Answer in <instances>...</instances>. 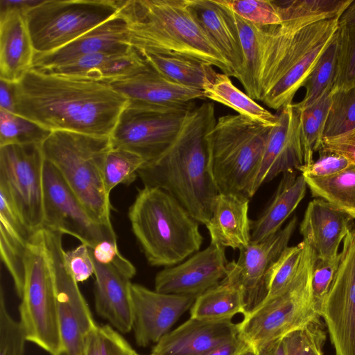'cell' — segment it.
<instances>
[{
  "label": "cell",
  "instance_id": "d4e9b609",
  "mask_svg": "<svg viewBox=\"0 0 355 355\" xmlns=\"http://www.w3.org/2000/svg\"><path fill=\"white\" fill-rule=\"evenodd\" d=\"M34 55L24 12L0 10V80L17 83L32 69Z\"/></svg>",
  "mask_w": 355,
  "mask_h": 355
},
{
  "label": "cell",
  "instance_id": "f6af8a7d",
  "mask_svg": "<svg viewBox=\"0 0 355 355\" xmlns=\"http://www.w3.org/2000/svg\"><path fill=\"white\" fill-rule=\"evenodd\" d=\"M234 13L258 26L279 25L282 23L276 1L222 0Z\"/></svg>",
  "mask_w": 355,
  "mask_h": 355
},
{
  "label": "cell",
  "instance_id": "277c9868",
  "mask_svg": "<svg viewBox=\"0 0 355 355\" xmlns=\"http://www.w3.org/2000/svg\"><path fill=\"white\" fill-rule=\"evenodd\" d=\"M131 45L139 51L184 55L235 76L231 66L192 17L187 0H119Z\"/></svg>",
  "mask_w": 355,
  "mask_h": 355
},
{
  "label": "cell",
  "instance_id": "bcb514c9",
  "mask_svg": "<svg viewBox=\"0 0 355 355\" xmlns=\"http://www.w3.org/2000/svg\"><path fill=\"white\" fill-rule=\"evenodd\" d=\"M26 336L20 322L9 314L3 290L0 297V355H24Z\"/></svg>",
  "mask_w": 355,
  "mask_h": 355
},
{
  "label": "cell",
  "instance_id": "f1b7e54d",
  "mask_svg": "<svg viewBox=\"0 0 355 355\" xmlns=\"http://www.w3.org/2000/svg\"><path fill=\"white\" fill-rule=\"evenodd\" d=\"M307 184L296 171L282 174L277 188L259 216L251 220V242L258 243L277 233L304 198Z\"/></svg>",
  "mask_w": 355,
  "mask_h": 355
},
{
  "label": "cell",
  "instance_id": "8992f818",
  "mask_svg": "<svg viewBox=\"0 0 355 355\" xmlns=\"http://www.w3.org/2000/svg\"><path fill=\"white\" fill-rule=\"evenodd\" d=\"M273 126L240 114L218 118L206 136L209 171L218 193L250 199Z\"/></svg>",
  "mask_w": 355,
  "mask_h": 355
},
{
  "label": "cell",
  "instance_id": "816d5d0a",
  "mask_svg": "<svg viewBox=\"0 0 355 355\" xmlns=\"http://www.w3.org/2000/svg\"><path fill=\"white\" fill-rule=\"evenodd\" d=\"M319 153H334L355 165V128L342 135L323 138Z\"/></svg>",
  "mask_w": 355,
  "mask_h": 355
},
{
  "label": "cell",
  "instance_id": "94428289",
  "mask_svg": "<svg viewBox=\"0 0 355 355\" xmlns=\"http://www.w3.org/2000/svg\"><path fill=\"white\" fill-rule=\"evenodd\" d=\"M242 355H256V353L253 347H252L245 352H244Z\"/></svg>",
  "mask_w": 355,
  "mask_h": 355
},
{
  "label": "cell",
  "instance_id": "8d00e7d4",
  "mask_svg": "<svg viewBox=\"0 0 355 355\" xmlns=\"http://www.w3.org/2000/svg\"><path fill=\"white\" fill-rule=\"evenodd\" d=\"M352 0H291L276 1L281 21L315 23L339 18Z\"/></svg>",
  "mask_w": 355,
  "mask_h": 355
},
{
  "label": "cell",
  "instance_id": "b9f144b4",
  "mask_svg": "<svg viewBox=\"0 0 355 355\" xmlns=\"http://www.w3.org/2000/svg\"><path fill=\"white\" fill-rule=\"evenodd\" d=\"M145 163L138 155L121 148H112L105 157L103 178L107 192L120 184L130 185L137 177V171Z\"/></svg>",
  "mask_w": 355,
  "mask_h": 355
},
{
  "label": "cell",
  "instance_id": "83f0119b",
  "mask_svg": "<svg viewBox=\"0 0 355 355\" xmlns=\"http://www.w3.org/2000/svg\"><path fill=\"white\" fill-rule=\"evenodd\" d=\"M144 63L141 54L133 48L125 53H98L85 55L66 64L40 71L108 84L136 73Z\"/></svg>",
  "mask_w": 355,
  "mask_h": 355
},
{
  "label": "cell",
  "instance_id": "7bdbcfd3",
  "mask_svg": "<svg viewBox=\"0 0 355 355\" xmlns=\"http://www.w3.org/2000/svg\"><path fill=\"white\" fill-rule=\"evenodd\" d=\"M355 86V28L339 27L337 60L332 89Z\"/></svg>",
  "mask_w": 355,
  "mask_h": 355
},
{
  "label": "cell",
  "instance_id": "9c48e42d",
  "mask_svg": "<svg viewBox=\"0 0 355 355\" xmlns=\"http://www.w3.org/2000/svg\"><path fill=\"white\" fill-rule=\"evenodd\" d=\"M25 264L19 322L28 341L51 355H58L61 338L58 299L42 229L28 240Z\"/></svg>",
  "mask_w": 355,
  "mask_h": 355
},
{
  "label": "cell",
  "instance_id": "8fae6325",
  "mask_svg": "<svg viewBox=\"0 0 355 355\" xmlns=\"http://www.w3.org/2000/svg\"><path fill=\"white\" fill-rule=\"evenodd\" d=\"M193 103L157 106L128 101L110 137L113 148L140 156L145 162L159 157L178 135Z\"/></svg>",
  "mask_w": 355,
  "mask_h": 355
},
{
  "label": "cell",
  "instance_id": "681fc988",
  "mask_svg": "<svg viewBox=\"0 0 355 355\" xmlns=\"http://www.w3.org/2000/svg\"><path fill=\"white\" fill-rule=\"evenodd\" d=\"M316 161L308 166L302 165L297 171L304 177L324 178L345 169L352 164L344 157L334 153H319Z\"/></svg>",
  "mask_w": 355,
  "mask_h": 355
},
{
  "label": "cell",
  "instance_id": "5bb4252c",
  "mask_svg": "<svg viewBox=\"0 0 355 355\" xmlns=\"http://www.w3.org/2000/svg\"><path fill=\"white\" fill-rule=\"evenodd\" d=\"M45 248L58 304L61 338L58 355H85L87 336L96 324L78 282L65 265L62 237L49 236L45 240Z\"/></svg>",
  "mask_w": 355,
  "mask_h": 355
},
{
  "label": "cell",
  "instance_id": "db71d44e",
  "mask_svg": "<svg viewBox=\"0 0 355 355\" xmlns=\"http://www.w3.org/2000/svg\"><path fill=\"white\" fill-rule=\"evenodd\" d=\"M252 347L239 334L234 338L218 345L204 355H242Z\"/></svg>",
  "mask_w": 355,
  "mask_h": 355
},
{
  "label": "cell",
  "instance_id": "e0dca14e",
  "mask_svg": "<svg viewBox=\"0 0 355 355\" xmlns=\"http://www.w3.org/2000/svg\"><path fill=\"white\" fill-rule=\"evenodd\" d=\"M135 339L139 347L157 343L195 302L197 296L159 293L131 282Z\"/></svg>",
  "mask_w": 355,
  "mask_h": 355
},
{
  "label": "cell",
  "instance_id": "be15d7a7",
  "mask_svg": "<svg viewBox=\"0 0 355 355\" xmlns=\"http://www.w3.org/2000/svg\"><path fill=\"white\" fill-rule=\"evenodd\" d=\"M322 355H324V354Z\"/></svg>",
  "mask_w": 355,
  "mask_h": 355
},
{
  "label": "cell",
  "instance_id": "f546056e",
  "mask_svg": "<svg viewBox=\"0 0 355 355\" xmlns=\"http://www.w3.org/2000/svg\"><path fill=\"white\" fill-rule=\"evenodd\" d=\"M0 251L2 261L11 275L16 292L22 296L26 274V254L31 234L15 209L0 193Z\"/></svg>",
  "mask_w": 355,
  "mask_h": 355
},
{
  "label": "cell",
  "instance_id": "60d3db41",
  "mask_svg": "<svg viewBox=\"0 0 355 355\" xmlns=\"http://www.w3.org/2000/svg\"><path fill=\"white\" fill-rule=\"evenodd\" d=\"M304 248L303 241L296 245L288 246L272 264L266 276V295L263 301L278 295L292 282L298 270Z\"/></svg>",
  "mask_w": 355,
  "mask_h": 355
},
{
  "label": "cell",
  "instance_id": "d590c367",
  "mask_svg": "<svg viewBox=\"0 0 355 355\" xmlns=\"http://www.w3.org/2000/svg\"><path fill=\"white\" fill-rule=\"evenodd\" d=\"M234 14L244 59L243 73L239 81L245 89L246 94L254 101H259L261 45L257 26Z\"/></svg>",
  "mask_w": 355,
  "mask_h": 355
},
{
  "label": "cell",
  "instance_id": "c3c4849f",
  "mask_svg": "<svg viewBox=\"0 0 355 355\" xmlns=\"http://www.w3.org/2000/svg\"><path fill=\"white\" fill-rule=\"evenodd\" d=\"M65 265L73 276L78 282H83L94 274V261L89 248L81 243L74 250L64 252Z\"/></svg>",
  "mask_w": 355,
  "mask_h": 355
},
{
  "label": "cell",
  "instance_id": "4fadbf2b",
  "mask_svg": "<svg viewBox=\"0 0 355 355\" xmlns=\"http://www.w3.org/2000/svg\"><path fill=\"white\" fill-rule=\"evenodd\" d=\"M43 187L42 228L67 234L90 248L103 240L116 241L114 229L100 224L92 217L58 170L46 160Z\"/></svg>",
  "mask_w": 355,
  "mask_h": 355
},
{
  "label": "cell",
  "instance_id": "680465c9",
  "mask_svg": "<svg viewBox=\"0 0 355 355\" xmlns=\"http://www.w3.org/2000/svg\"><path fill=\"white\" fill-rule=\"evenodd\" d=\"M40 0H0V10L17 9L26 12L28 8L37 4Z\"/></svg>",
  "mask_w": 355,
  "mask_h": 355
},
{
  "label": "cell",
  "instance_id": "484cf974",
  "mask_svg": "<svg viewBox=\"0 0 355 355\" xmlns=\"http://www.w3.org/2000/svg\"><path fill=\"white\" fill-rule=\"evenodd\" d=\"M92 259L95 275L94 304L97 314L119 331L130 332L132 327L131 279L114 266L101 264Z\"/></svg>",
  "mask_w": 355,
  "mask_h": 355
},
{
  "label": "cell",
  "instance_id": "ee69618b",
  "mask_svg": "<svg viewBox=\"0 0 355 355\" xmlns=\"http://www.w3.org/2000/svg\"><path fill=\"white\" fill-rule=\"evenodd\" d=\"M124 338L108 324L92 329L87 336L85 355H135Z\"/></svg>",
  "mask_w": 355,
  "mask_h": 355
},
{
  "label": "cell",
  "instance_id": "f5cc1de1",
  "mask_svg": "<svg viewBox=\"0 0 355 355\" xmlns=\"http://www.w3.org/2000/svg\"><path fill=\"white\" fill-rule=\"evenodd\" d=\"M302 355H322L326 334L320 318L303 330Z\"/></svg>",
  "mask_w": 355,
  "mask_h": 355
},
{
  "label": "cell",
  "instance_id": "2e32d148",
  "mask_svg": "<svg viewBox=\"0 0 355 355\" xmlns=\"http://www.w3.org/2000/svg\"><path fill=\"white\" fill-rule=\"evenodd\" d=\"M297 224L294 216L277 233L258 243H252L239 250L237 260L228 262L223 279L237 286L242 291L245 315L254 309L266 295L265 280L268 270L288 247Z\"/></svg>",
  "mask_w": 355,
  "mask_h": 355
},
{
  "label": "cell",
  "instance_id": "e575fe53",
  "mask_svg": "<svg viewBox=\"0 0 355 355\" xmlns=\"http://www.w3.org/2000/svg\"><path fill=\"white\" fill-rule=\"evenodd\" d=\"M331 90H327L313 104L300 111V134L303 151L304 164L313 162V154L318 152L323 140V132L331 105ZM296 105V104H295ZM297 106V105H296Z\"/></svg>",
  "mask_w": 355,
  "mask_h": 355
},
{
  "label": "cell",
  "instance_id": "6da1fadb",
  "mask_svg": "<svg viewBox=\"0 0 355 355\" xmlns=\"http://www.w3.org/2000/svg\"><path fill=\"white\" fill-rule=\"evenodd\" d=\"M15 113L50 131L110 137L128 100L107 83L30 69L15 84Z\"/></svg>",
  "mask_w": 355,
  "mask_h": 355
},
{
  "label": "cell",
  "instance_id": "5b68a950",
  "mask_svg": "<svg viewBox=\"0 0 355 355\" xmlns=\"http://www.w3.org/2000/svg\"><path fill=\"white\" fill-rule=\"evenodd\" d=\"M134 233L148 263L175 266L198 252L203 242L199 223L170 193L144 187L128 210Z\"/></svg>",
  "mask_w": 355,
  "mask_h": 355
},
{
  "label": "cell",
  "instance_id": "6125c7cd",
  "mask_svg": "<svg viewBox=\"0 0 355 355\" xmlns=\"http://www.w3.org/2000/svg\"><path fill=\"white\" fill-rule=\"evenodd\" d=\"M135 355H142V354H138V353H137V352H136V353H135ZM148 355H153V354L150 353V354H148Z\"/></svg>",
  "mask_w": 355,
  "mask_h": 355
},
{
  "label": "cell",
  "instance_id": "7402d4cb",
  "mask_svg": "<svg viewBox=\"0 0 355 355\" xmlns=\"http://www.w3.org/2000/svg\"><path fill=\"white\" fill-rule=\"evenodd\" d=\"M239 334L232 320H207L190 317L153 347V355H204Z\"/></svg>",
  "mask_w": 355,
  "mask_h": 355
},
{
  "label": "cell",
  "instance_id": "cb8c5ba5",
  "mask_svg": "<svg viewBox=\"0 0 355 355\" xmlns=\"http://www.w3.org/2000/svg\"><path fill=\"white\" fill-rule=\"evenodd\" d=\"M353 218L321 198L310 201L300 225L304 241L318 259L330 260L339 255V247L350 231Z\"/></svg>",
  "mask_w": 355,
  "mask_h": 355
},
{
  "label": "cell",
  "instance_id": "7c38bea8",
  "mask_svg": "<svg viewBox=\"0 0 355 355\" xmlns=\"http://www.w3.org/2000/svg\"><path fill=\"white\" fill-rule=\"evenodd\" d=\"M44 161L42 144L0 146V193L31 234L43 227Z\"/></svg>",
  "mask_w": 355,
  "mask_h": 355
},
{
  "label": "cell",
  "instance_id": "ac0fdd59",
  "mask_svg": "<svg viewBox=\"0 0 355 355\" xmlns=\"http://www.w3.org/2000/svg\"><path fill=\"white\" fill-rule=\"evenodd\" d=\"M225 248L210 243L185 261L158 272L155 290L159 293L198 296L218 285L226 276Z\"/></svg>",
  "mask_w": 355,
  "mask_h": 355
},
{
  "label": "cell",
  "instance_id": "30bf717a",
  "mask_svg": "<svg viewBox=\"0 0 355 355\" xmlns=\"http://www.w3.org/2000/svg\"><path fill=\"white\" fill-rule=\"evenodd\" d=\"M119 10V0H40L24 12L35 54L66 46Z\"/></svg>",
  "mask_w": 355,
  "mask_h": 355
},
{
  "label": "cell",
  "instance_id": "603a6c76",
  "mask_svg": "<svg viewBox=\"0 0 355 355\" xmlns=\"http://www.w3.org/2000/svg\"><path fill=\"white\" fill-rule=\"evenodd\" d=\"M187 7L239 80L243 73L244 59L233 11L222 0H187Z\"/></svg>",
  "mask_w": 355,
  "mask_h": 355
},
{
  "label": "cell",
  "instance_id": "d6a6232c",
  "mask_svg": "<svg viewBox=\"0 0 355 355\" xmlns=\"http://www.w3.org/2000/svg\"><path fill=\"white\" fill-rule=\"evenodd\" d=\"M204 93L205 98L233 109L238 114L268 126L278 124L277 114H272L241 92L225 73H218L214 83Z\"/></svg>",
  "mask_w": 355,
  "mask_h": 355
},
{
  "label": "cell",
  "instance_id": "ba28073f",
  "mask_svg": "<svg viewBox=\"0 0 355 355\" xmlns=\"http://www.w3.org/2000/svg\"><path fill=\"white\" fill-rule=\"evenodd\" d=\"M316 260L314 252L304 242L298 270L289 286L243 316L239 323V334L253 349L302 331L321 318L311 286Z\"/></svg>",
  "mask_w": 355,
  "mask_h": 355
},
{
  "label": "cell",
  "instance_id": "836d02e7",
  "mask_svg": "<svg viewBox=\"0 0 355 355\" xmlns=\"http://www.w3.org/2000/svg\"><path fill=\"white\" fill-rule=\"evenodd\" d=\"M304 180L313 197L326 200L355 218L354 164L331 176Z\"/></svg>",
  "mask_w": 355,
  "mask_h": 355
},
{
  "label": "cell",
  "instance_id": "11a10c76",
  "mask_svg": "<svg viewBox=\"0 0 355 355\" xmlns=\"http://www.w3.org/2000/svg\"><path fill=\"white\" fill-rule=\"evenodd\" d=\"M15 84L1 80L0 110L15 113Z\"/></svg>",
  "mask_w": 355,
  "mask_h": 355
},
{
  "label": "cell",
  "instance_id": "f35d334b",
  "mask_svg": "<svg viewBox=\"0 0 355 355\" xmlns=\"http://www.w3.org/2000/svg\"><path fill=\"white\" fill-rule=\"evenodd\" d=\"M51 131L21 116L0 110V146L11 144H42Z\"/></svg>",
  "mask_w": 355,
  "mask_h": 355
},
{
  "label": "cell",
  "instance_id": "d6986e66",
  "mask_svg": "<svg viewBox=\"0 0 355 355\" xmlns=\"http://www.w3.org/2000/svg\"><path fill=\"white\" fill-rule=\"evenodd\" d=\"M272 128L254 185V193L279 174L297 171L304 164L300 134V111L295 103L282 108Z\"/></svg>",
  "mask_w": 355,
  "mask_h": 355
},
{
  "label": "cell",
  "instance_id": "1f68e13d",
  "mask_svg": "<svg viewBox=\"0 0 355 355\" xmlns=\"http://www.w3.org/2000/svg\"><path fill=\"white\" fill-rule=\"evenodd\" d=\"M245 304L241 290L223 279L216 286L198 295L190 309L191 318L207 320H232L245 314Z\"/></svg>",
  "mask_w": 355,
  "mask_h": 355
},
{
  "label": "cell",
  "instance_id": "f907efd6",
  "mask_svg": "<svg viewBox=\"0 0 355 355\" xmlns=\"http://www.w3.org/2000/svg\"><path fill=\"white\" fill-rule=\"evenodd\" d=\"M340 260L339 255L330 260H316L313 268L311 286L313 295L320 304L327 294L337 268Z\"/></svg>",
  "mask_w": 355,
  "mask_h": 355
},
{
  "label": "cell",
  "instance_id": "7a4b0ae2",
  "mask_svg": "<svg viewBox=\"0 0 355 355\" xmlns=\"http://www.w3.org/2000/svg\"><path fill=\"white\" fill-rule=\"evenodd\" d=\"M216 121L214 103L195 107L168 149L137 171L144 187L168 192L204 225L218 193L209 171L206 140Z\"/></svg>",
  "mask_w": 355,
  "mask_h": 355
},
{
  "label": "cell",
  "instance_id": "91938a15",
  "mask_svg": "<svg viewBox=\"0 0 355 355\" xmlns=\"http://www.w3.org/2000/svg\"><path fill=\"white\" fill-rule=\"evenodd\" d=\"M338 26L355 28V0L352 1L338 18Z\"/></svg>",
  "mask_w": 355,
  "mask_h": 355
},
{
  "label": "cell",
  "instance_id": "4dcf8cb0",
  "mask_svg": "<svg viewBox=\"0 0 355 355\" xmlns=\"http://www.w3.org/2000/svg\"><path fill=\"white\" fill-rule=\"evenodd\" d=\"M139 52L161 74L189 88L204 92L214 83L218 74L213 65L193 58L150 51Z\"/></svg>",
  "mask_w": 355,
  "mask_h": 355
},
{
  "label": "cell",
  "instance_id": "6f0895ef",
  "mask_svg": "<svg viewBox=\"0 0 355 355\" xmlns=\"http://www.w3.org/2000/svg\"><path fill=\"white\" fill-rule=\"evenodd\" d=\"M287 355H302L303 349V330L295 331L284 337Z\"/></svg>",
  "mask_w": 355,
  "mask_h": 355
},
{
  "label": "cell",
  "instance_id": "3957f363",
  "mask_svg": "<svg viewBox=\"0 0 355 355\" xmlns=\"http://www.w3.org/2000/svg\"><path fill=\"white\" fill-rule=\"evenodd\" d=\"M257 26L261 45L259 101L280 110L293 103L318 58L338 29V18L308 23L282 21Z\"/></svg>",
  "mask_w": 355,
  "mask_h": 355
},
{
  "label": "cell",
  "instance_id": "ab89813d",
  "mask_svg": "<svg viewBox=\"0 0 355 355\" xmlns=\"http://www.w3.org/2000/svg\"><path fill=\"white\" fill-rule=\"evenodd\" d=\"M331 98L323 138L338 136L355 128V86L332 89Z\"/></svg>",
  "mask_w": 355,
  "mask_h": 355
},
{
  "label": "cell",
  "instance_id": "52a82bcc",
  "mask_svg": "<svg viewBox=\"0 0 355 355\" xmlns=\"http://www.w3.org/2000/svg\"><path fill=\"white\" fill-rule=\"evenodd\" d=\"M110 138L70 131H51L42 144L46 161L60 173L69 188L100 224L113 228L112 205L103 178Z\"/></svg>",
  "mask_w": 355,
  "mask_h": 355
},
{
  "label": "cell",
  "instance_id": "44dd1931",
  "mask_svg": "<svg viewBox=\"0 0 355 355\" xmlns=\"http://www.w3.org/2000/svg\"><path fill=\"white\" fill-rule=\"evenodd\" d=\"M128 101L157 106H182L205 98L203 91L184 87L165 77L147 61L136 73L108 83Z\"/></svg>",
  "mask_w": 355,
  "mask_h": 355
},
{
  "label": "cell",
  "instance_id": "9a60e30c",
  "mask_svg": "<svg viewBox=\"0 0 355 355\" xmlns=\"http://www.w3.org/2000/svg\"><path fill=\"white\" fill-rule=\"evenodd\" d=\"M336 355H355V227L343 241L338 267L320 304Z\"/></svg>",
  "mask_w": 355,
  "mask_h": 355
},
{
  "label": "cell",
  "instance_id": "ffe728a7",
  "mask_svg": "<svg viewBox=\"0 0 355 355\" xmlns=\"http://www.w3.org/2000/svg\"><path fill=\"white\" fill-rule=\"evenodd\" d=\"M133 46L128 26L119 14L66 46L53 52L35 54L32 69L49 70L98 53H125Z\"/></svg>",
  "mask_w": 355,
  "mask_h": 355
},
{
  "label": "cell",
  "instance_id": "4316f807",
  "mask_svg": "<svg viewBox=\"0 0 355 355\" xmlns=\"http://www.w3.org/2000/svg\"><path fill=\"white\" fill-rule=\"evenodd\" d=\"M249 202V198L232 193H218L216 196L211 218L205 225L210 243L234 250L250 243Z\"/></svg>",
  "mask_w": 355,
  "mask_h": 355
},
{
  "label": "cell",
  "instance_id": "7dc6e473",
  "mask_svg": "<svg viewBox=\"0 0 355 355\" xmlns=\"http://www.w3.org/2000/svg\"><path fill=\"white\" fill-rule=\"evenodd\" d=\"M92 258L97 262L112 265L119 270L132 279L136 268L127 259L123 257L119 250L116 241L103 240L98 243L93 248H90Z\"/></svg>",
  "mask_w": 355,
  "mask_h": 355
},
{
  "label": "cell",
  "instance_id": "74e56055",
  "mask_svg": "<svg viewBox=\"0 0 355 355\" xmlns=\"http://www.w3.org/2000/svg\"><path fill=\"white\" fill-rule=\"evenodd\" d=\"M336 60L337 32L306 79L303 85L306 89L305 95L302 101L295 103L297 107L304 108L309 106L315 102L324 92L332 89Z\"/></svg>",
  "mask_w": 355,
  "mask_h": 355
},
{
  "label": "cell",
  "instance_id": "9f6ffc18",
  "mask_svg": "<svg viewBox=\"0 0 355 355\" xmlns=\"http://www.w3.org/2000/svg\"><path fill=\"white\" fill-rule=\"evenodd\" d=\"M254 349L256 355H287L284 338L270 341Z\"/></svg>",
  "mask_w": 355,
  "mask_h": 355
}]
</instances>
